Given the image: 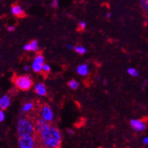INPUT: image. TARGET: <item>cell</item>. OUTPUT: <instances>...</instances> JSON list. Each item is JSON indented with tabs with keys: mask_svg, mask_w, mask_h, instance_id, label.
<instances>
[{
	"mask_svg": "<svg viewBox=\"0 0 148 148\" xmlns=\"http://www.w3.org/2000/svg\"><path fill=\"white\" fill-rule=\"evenodd\" d=\"M36 130L38 142L41 147L46 148H60L61 145V134L57 127L51 123L40 118L36 123Z\"/></svg>",
	"mask_w": 148,
	"mask_h": 148,
	"instance_id": "1",
	"label": "cell"
},
{
	"mask_svg": "<svg viewBox=\"0 0 148 148\" xmlns=\"http://www.w3.org/2000/svg\"><path fill=\"white\" fill-rule=\"evenodd\" d=\"M17 129L19 136H36V125L27 117H21L18 121Z\"/></svg>",
	"mask_w": 148,
	"mask_h": 148,
	"instance_id": "2",
	"label": "cell"
},
{
	"mask_svg": "<svg viewBox=\"0 0 148 148\" xmlns=\"http://www.w3.org/2000/svg\"><path fill=\"white\" fill-rule=\"evenodd\" d=\"M14 84L15 87L21 91H28L33 86V80L28 75L15 76L14 78Z\"/></svg>",
	"mask_w": 148,
	"mask_h": 148,
	"instance_id": "3",
	"label": "cell"
},
{
	"mask_svg": "<svg viewBox=\"0 0 148 148\" xmlns=\"http://www.w3.org/2000/svg\"><path fill=\"white\" fill-rule=\"evenodd\" d=\"M36 136H20L18 139L19 148H36Z\"/></svg>",
	"mask_w": 148,
	"mask_h": 148,
	"instance_id": "4",
	"label": "cell"
},
{
	"mask_svg": "<svg viewBox=\"0 0 148 148\" xmlns=\"http://www.w3.org/2000/svg\"><path fill=\"white\" fill-rule=\"evenodd\" d=\"M44 64H45L44 56L41 55V54H38L33 58L31 64V69L33 70V72L39 73L42 72V68Z\"/></svg>",
	"mask_w": 148,
	"mask_h": 148,
	"instance_id": "5",
	"label": "cell"
},
{
	"mask_svg": "<svg viewBox=\"0 0 148 148\" xmlns=\"http://www.w3.org/2000/svg\"><path fill=\"white\" fill-rule=\"evenodd\" d=\"M41 118L48 123H51L54 120V113L49 105H43L41 109Z\"/></svg>",
	"mask_w": 148,
	"mask_h": 148,
	"instance_id": "6",
	"label": "cell"
},
{
	"mask_svg": "<svg viewBox=\"0 0 148 148\" xmlns=\"http://www.w3.org/2000/svg\"><path fill=\"white\" fill-rule=\"evenodd\" d=\"M130 125L136 132H143L146 129V123L140 119H132L130 121Z\"/></svg>",
	"mask_w": 148,
	"mask_h": 148,
	"instance_id": "7",
	"label": "cell"
},
{
	"mask_svg": "<svg viewBox=\"0 0 148 148\" xmlns=\"http://www.w3.org/2000/svg\"><path fill=\"white\" fill-rule=\"evenodd\" d=\"M23 49L24 51H37L39 49V43L36 39H33L31 42H29L27 44L23 45Z\"/></svg>",
	"mask_w": 148,
	"mask_h": 148,
	"instance_id": "8",
	"label": "cell"
},
{
	"mask_svg": "<svg viewBox=\"0 0 148 148\" xmlns=\"http://www.w3.org/2000/svg\"><path fill=\"white\" fill-rule=\"evenodd\" d=\"M11 12L14 16L17 18H23L25 16V12L22 8V7L19 5H14L12 6L11 8Z\"/></svg>",
	"mask_w": 148,
	"mask_h": 148,
	"instance_id": "9",
	"label": "cell"
},
{
	"mask_svg": "<svg viewBox=\"0 0 148 148\" xmlns=\"http://www.w3.org/2000/svg\"><path fill=\"white\" fill-rule=\"evenodd\" d=\"M11 104V98L8 95H4L0 98V109L2 110L8 109Z\"/></svg>",
	"mask_w": 148,
	"mask_h": 148,
	"instance_id": "10",
	"label": "cell"
},
{
	"mask_svg": "<svg viewBox=\"0 0 148 148\" xmlns=\"http://www.w3.org/2000/svg\"><path fill=\"white\" fill-rule=\"evenodd\" d=\"M35 92L39 96H45L47 94V88L46 86L42 82H39L34 87Z\"/></svg>",
	"mask_w": 148,
	"mask_h": 148,
	"instance_id": "11",
	"label": "cell"
},
{
	"mask_svg": "<svg viewBox=\"0 0 148 148\" xmlns=\"http://www.w3.org/2000/svg\"><path fill=\"white\" fill-rule=\"evenodd\" d=\"M76 72L79 75L82 76H86L88 74L89 72V68H88V64H80L77 66L76 68Z\"/></svg>",
	"mask_w": 148,
	"mask_h": 148,
	"instance_id": "12",
	"label": "cell"
},
{
	"mask_svg": "<svg viewBox=\"0 0 148 148\" xmlns=\"http://www.w3.org/2000/svg\"><path fill=\"white\" fill-rule=\"evenodd\" d=\"M33 103L32 102H27L23 105L21 108V111L23 113H27V112H29V111L31 110L33 108Z\"/></svg>",
	"mask_w": 148,
	"mask_h": 148,
	"instance_id": "13",
	"label": "cell"
},
{
	"mask_svg": "<svg viewBox=\"0 0 148 148\" xmlns=\"http://www.w3.org/2000/svg\"><path fill=\"white\" fill-rule=\"evenodd\" d=\"M127 73H128V74H129L131 76H132V77H138V76H139L138 70H136L135 68H133V67L128 68Z\"/></svg>",
	"mask_w": 148,
	"mask_h": 148,
	"instance_id": "14",
	"label": "cell"
},
{
	"mask_svg": "<svg viewBox=\"0 0 148 148\" xmlns=\"http://www.w3.org/2000/svg\"><path fill=\"white\" fill-rule=\"evenodd\" d=\"M68 86L71 89L73 90H76L79 88V83L75 79H71L70 82H68Z\"/></svg>",
	"mask_w": 148,
	"mask_h": 148,
	"instance_id": "15",
	"label": "cell"
},
{
	"mask_svg": "<svg viewBox=\"0 0 148 148\" xmlns=\"http://www.w3.org/2000/svg\"><path fill=\"white\" fill-rule=\"evenodd\" d=\"M75 51L77 54L80 55H83L86 53V49L85 47L82 46V45H77V46L75 47Z\"/></svg>",
	"mask_w": 148,
	"mask_h": 148,
	"instance_id": "16",
	"label": "cell"
},
{
	"mask_svg": "<svg viewBox=\"0 0 148 148\" xmlns=\"http://www.w3.org/2000/svg\"><path fill=\"white\" fill-rule=\"evenodd\" d=\"M140 5L143 9L148 13V0H140Z\"/></svg>",
	"mask_w": 148,
	"mask_h": 148,
	"instance_id": "17",
	"label": "cell"
},
{
	"mask_svg": "<svg viewBox=\"0 0 148 148\" xmlns=\"http://www.w3.org/2000/svg\"><path fill=\"white\" fill-rule=\"evenodd\" d=\"M51 71V66H49V64H45L44 66H43L42 68V72L45 73H49Z\"/></svg>",
	"mask_w": 148,
	"mask_h": 148,
	"instance_id": "18",
	"label": "cell"
},
{
	"mask_svg": "<svg viewBox=\"0 0 148 148\" xmlns=\"http://www.w3.org/2000/svg\"><path fill=\"white\" fill-rule=\"evenodd\" d=\"M79 29H81V30H83L86 28V21H81L79 22L78 24Z\"/></svg>",
	"mask_w": 148,
	"mask_h": 148,
	"instance_id": "19",
	"label": "cell"
},
{
	"mask_svg": "<svg viewBox=\"0 0 148 148\" xmlns=\"http://www.w3.org/2000/svg\"><path fill=\"white\" fill-rule=\"evenodd\" d=\"M5 115L4 110H0V122H1V123L3 122V121L5 120Z\"/></svg>",
	"mask_w": 148,
	"mask_h": 148,
	"instance_id": "20",
	"label": "cell"
},
{
	"mask_svg": "<svg viewBox=\"0 0 148 148\" xmlns=\"http://www.w3.org/2000/svg\"><path fill=\"white\" fill-rule=\"evenodd\" d=\"M58 2H59V0H52L51 6L54 8H58Z\"/></svg>",
	"mask_w": 148,
	"mask_h": 148,
	"instance_id": "21",
	"label": "cell"
},
{
	"mask_svg": "<svg viewBox=\"0 0 148 148\" xmlns=\"http://www.w3.org/2000/svg\"><path fill=\"white\" fill-rule=\"evenodd\" d=\"M7 29H8V31L9 32H13L15 29V27L14 26H8V28H7Z\"/></svg>",
	"mask_w": 148,
	"mask_h": 148,
	"instance_id": "22",
	"label": "cell"
},
{
	"mask_svg": "<svg viewBox=\"0 0 148 148\" xmlns=\"http://www.w3.org/2000/svg\"><path fill=\"white\" fill-rule=\"evenodd\" d=\"M66 47L67 49H70V50H75V46L73 45H70V44H67L66 45Z\"/></svg>",
	"mask_w": 148,
	"mask_h": 148,
	"instance_id": "23",
	"label": "cell"
},
{
	"mask_svg": "<svg viewBox=\"0 0 148 148\" xmlns=\"http://www.w3.org/2000/svg\"><path fill=\"white\" fill-rule=\"evenodd\" d=\"M143 143L146 145H148V137H145L144 139H143Z\"/></svg>",
	"mask_w": 148,
	"mask_h": 148,
	"instance_id": "24",
	"label": "cell"
},
{
	"mask_svg": "<svg viewBox=\"0 0 148 148\" xmlns=\"http://www.w3.org/2000/svg\"><path fill=\"white\" fill-rule=\"evenodd\" d=\"M29 66H24V67H23V70H24V71H26V72H28V71H29Z\"/></svg>",
	"mask_w": 148,
	"mask_h": 148,
	"instance_id": "25",
	"label": "cell"
},
{
	"mask_svg": "<svg viewBox=\"0 0 148 148\" xmlns=\"http://www.w3.org/2000/svg\"><path fill=\"white\" fill-rule=\"evenodd\" d=\"M67 132H68L70 134H73L74 131L71 129H67Z\"/></svg>",
	"mask_w": 148,
	"mask_h": 148,
	"instance_id": "26",
	"label": "cell"
},
{
	"mask_svg": "<svg viewBox=\"0 0 148 148\" xmlns=\"http://www.w3.org/2000/svg\"><path fill=\"white\" fill-rule=\"evenodd\" d=\"M111 17V14L110 13V12H108V13H107V14H106V18L107 19H110Z\"/></svg>",
	"mask_w": 148,
	"mask_h": 148,
	"instance_id": "27",
	"label": "cell"
},
{
	"mask_svg": "<svg viewBox=\"0 0 148 148\" xmlns=\"http://www.w3.org/2000/svg\"><path fill=\"white\" fill-rule=\"evenodd\" d=\"M103 83H104V84H107V79H105V80H104V82H103Z\"/></svg>",
	"mask_w": 148,
	"mask_h": 148,
	"instance_id": "28",
	"label": "cell"
},
{
	"mask_svg": "<svg viewBox=\"0 0 148 148\" xmlns=\"http://www.w3.org/2000/svg\"><path fill=\"white\" fill-rule=\"evenodd\" d=\"M41 148H46V147H41Z\"/></svg>",
	"mask_w": 148,
	"mask_h": 148,
	"instance_id": "29",
	"label": "cell"
}]
</instances>
